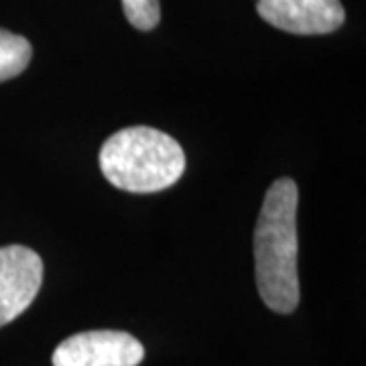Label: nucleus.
<instances>
[{"mask_svg": "<svg viewBox=\"0 0 366 366\" xmlns=\"http://www.w3.org/2000/svg\"><path fill=\"white\" fill-rule=\"evenodd\" d=\"M141 342L127 332L94 330L69 336L53 352V366H139Z\"/></svg>", "mask_w": 366, "mask_h": 366, "instance_id": "3", "label": "nucleus"}, {"mask_svg": "<svg viewBox=\"0 0 366 366\" xmlns=\"http://www.w3.org/2000/svg\"><path fill=\"white\" fill-rule=\"evenodd\" d=\"M100 169L118 189L155 194L179 182L185 171V153L167 132L153 127H129L102 144Z\"/></svg>", "mask_w": 366, "mask_h": 366, "instance_id": "2", "label": "nucleus"}, {"mask_svg": "<svg viewBox=\"0 0 366 366\" xmlns=\"http://www.w3.org/2000/svg\"><path fill=\"white\" fill-rule=\"evenodd\" d=\"M297 185L283 177L269 187L254 230V273L269 310L291 314L300 305L297 274Z\"/></svg>", "mask_w": 366, "mask_h": 366, "instance_id": "1", "label": "nucleus"}, {"mask_svg": "<svg viewBox=\"0 0 366 366\" xmlns=\"http://www.w3.org/2000/svg\"><path fill=\"white\" fill-rule=\"evenodd\" d=\"M43 283V261L35 250L9 244L0 249V327L25 312Z\"/></svg>", "mask_w": 366, "mask_h": 366, "instance_id": "4", "label": "nucleus"}, {"mask_svg": "<svg viewBox=\"0 0 366 366\" xmlns=\"http://www.w3.org/2000/svg\"><path fill=\"white\" fill-rule=\"evenodd\" d=\"M33 57L31 43L11 31L0 29V81L23 74Z\"/></svg>", "mask_w": 366, "mask_h": 366, "instance_id": "6", "label": "nucleus"}, {"mask_svg": "<svg viewBox=\"0 0 366 366\" xmlns=\"http://www.w3.org/2000/svg\"><path fill=\"white\" fill-rule=\"evenodd\" d=\"M122 9L127 21L139 31H151L159 25V0H122Z\"/></svg>", "mask_w": 366, "mask_h": 366, "instance_id": "7", "label": "nucleus"}, {"mask_svg": "<svg viewBox=\"0 0 366 366\" xmlns=\"http://www.w3.org/2000/svg\"><path fill=\"white\" fill-rule=\"evenodd\" d=\"M257 13L293 35H327L346 19L340 0H257Z\"/></svg>", "mask_w": 366, "mask_h": 366, "instance_id": "5", "label": "nucleus"}]
</instances>
